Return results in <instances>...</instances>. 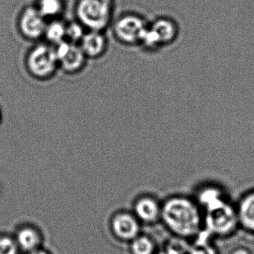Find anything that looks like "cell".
<instances>
[{
	"instance_id": "cell-1",
	"label": "cell",
	"mask_w": 254,
	"mask_h": 254,
	"mask_svg": "<svg viewBox=\"0 0 254 254\" xmlns=\"http://www.w3.org/2000/svg\"><path fill=\"white\" fill-rule=\"evenodd\" d=\"M165 227L176 238L193 239L203 227V212L195 200L184 195L168 197L162 204Z\"/></svg>"
},
{
	"instance_id": "cell-2",
	"label": "cell",
	"mask_w": 254,
	"mask_h": 254,
	"mask_svg": "<svg viewBox=\"0 0 254 254\" xmlns=\"http://www.w3.org/2000/svg\"><path fill=\"white\" fill-rule=\"evenodd\" d=\"M114 0H78L75 7L77 21L86 30L105 32L114 18Z\"/></svg>"
},
{
	"instance_id": "cell-3",
	"label": "cell",
	"mask_w": 254,
	"mask_h": 254,
	"mask_svg": "<svg viewBox=\"0 0 254 254\" xmlns=\"http://www.w3.org/2000/svg\"><path fill=\"white\" fill-rule=\"evenodd\" d=\"M25 66L29 75L36 79L53 78L59 69L54 47L45 44L34 46L26 54Z\"/></svg>"
},
{
	"instance_id": "cell-4",
	"label": "cell",
	"mask_w": 254,
	"mask_h": 254,
	"mask_svg": "<svg viewBox=\"0 0 254 254\" xmlns=\"http://www.w3.org/2000/svg\"><path fill=\"white\" fill-rule=\"evenodd\" d=\"M239 227L236 207L227 201L203 212V228L215 237L225 238Z\"/></svg>"
},
{
	"instance_id": "cell-5",
	"label": "cell",
	"mask_w": 254,
	"mask_h": 254,
	"mask_svg": "<svg viewBox=\"0 0 254 254\" xmlns=\"http://www.w3.org/2000/svg\"><path fill=\"white\" fill-rule=\"evenodd\" d=\"M178 26L171 17H158L148 24L139 46L147 51H157L170 46L178 38Z\"/></svg>"
},
{
	"instance_id": "cell-6",
	"label": "cell",
	"mask_w": 254,
	"mask_h": 254,
	"mask_svg": "<svg viewBox=\"0 0 254 254\" xmlns=\"http://www.w3.org/2000/svg\"><path fill=\"white\" fill-rule=\"evenodd\" d=\"M112 24L117 41L126 46H139L149 23L139 14L127 13L120 16Z\"/></svg>"
},
{
	"instance_id": "cell-7",
	"label": "cell",
	"mask_w": 254,
	"mask_h": 254,
	"mask_svg": "<svg viewBox=\"0 0 254 254\" xmlns=\"http://www.w3.org/2000/svg\"><path fill=\"white\" fill-rule=\"evenodd\" d=\"M54 49L59 61V69L64 72L67 74L78 73L85 67L88 59L78 44L64 41L54 46Z\"/></svg>"
},
{
	"instance_id": "cell-8",
	"label": "cell",
	"mask_w": 254,
	"mask_h": 254,
	"mask_svg": "<svg viewBox=\"0 0 254 254\" xmlns=\"http://www.w3.org/2000/svg\"><path fill=\"white\" fill-rule=\"evenodd\" d=\"M47 22L36 7H27L19 16L17 26L23 38L28 41H37L44 38Z\"/></svg>"
},
{
	"instance_id": "cell-9",
	"label": "cell",
	"mask_w": 254,
	"mask_h": 254,
	"mask_svg": "<svg viewBox=\"0 0 254 254\" xmlns=\"http://www.w3.org/2000/svg\"><path fill=\"white\" fill-rule=\"evenodd\" d=\"M78 46L87 59H99L108 50V40L105 32L87 30Z\"/></svg>"
},
{
	"instance_id": "cell-10",
	"label": "cell",
	"mask_w": 254,
	"mask_h": 254,
	"mask_svg": "<svg viewBox=\"0 0 254 254\" xmlns=\"http://www.w3.org/2000/svg\"><path fill=\"white\" fill-rule=\"evenodd\" d=\"M235 207L239 227L254 234V190L242 195Z\"/></svg>"
},
{
	"instance_id": "cell-11",
	"label": "cell",
	"mask_w": 254,
	"mask_h": 254,
	"mask_svg": "<svg viewBox=\"0 0 254 254\" xmlns=\"http://www.w3.org/2000/svg\"><path fill=\"white\" fill-rule=\"evenodd\" d=\"M194 199L203 212L228 200L224 190L217 185H206L199 189Z\"/></svg>"
},
{
	"instance_id": "cell-12",
	"label": "cell",
	"mask_w": 254,
	"mask_h": 254,
	"mask_svg": "<svg viewBox=\"0 0 254 254\" xmlns=\"http://www.w3.org/2000/svg\"><path fill=\"white\" fill-rule=\"evenodd\" d=\"M113 228L119 237L124 239H133L137 237L139 225L131 215L120 214L113 221Z\"/></svg>"
},
{
	"instance_id": "cell-13",
	"label": "cell",
	"mask_w": 254,
	"mask_h": 254,
	"mask_svg": "<svg viewBox=\"0 0 254 254\" xmlns=\"http://www.w3.org/2000/svg\"><path fill=\"white\" fill-rule=\"evenodd\" d=\"M162 204L152 197H143L136 203L135 211L139 219L154 223L161 218Z\"/></svg>"
},
{
	"instance_id": "cell-14",
	"label": "cell",
	"mask_w": 254,
	"mask_h": 254,
	"mask_svg": "<svg viewBox=\"0 0 254 254\" xmlns=\"http://www.w3.org/2000/svg\"><path fill=\"white\" fill-rule=\"evenodd\" d=\"M66 23L60 19L47 22L44 38L50 45L54 46L66 41Z\"/></svg>"
},
{
	"instance_id": "cell-15",
	"label": "cell",
	"mask_w": 254,
	"mask_h": 254,
	"mask_svg": "<svg viewBox=\"0 0 254 254\" xmlns=\"http://www.w3.org/2000/svg\"><path fill=\"white\" fill-rule=\"evenodd\" d=\"M41 15L47 20L59 19L64 11L62 0H40L36 7Z\"/></svg>"
},
{
	"instance_id": "cell-16",
	"label": "cell",
	"mask_w": 254,
	"mask_h": 254,
	"mask_svg": "<svg viewBox=\"0 0 254 254\" xmlns=\"http://www.w3.org/2000/svg\"><path fill=\"white\" fill-rule=\"evenodd\" d=\"M41 239L38 232L32 228L22 229L17 234V244L24 251H35L39 246Z\"/></svg>"
},
{
	"instance_id": "cell-17",
	"label": "cell",
	"mask_w": 254,
	"mask_h": 254,
	"mask_svg": "<svg viewBox=\"0 0 254 254\" xmlns=\"http://www.w3.org/2000/svg\"><path fill=\"white\" fill-rule=\"evenodd\" d=\"M86 32L85 28L77 20L66 23V41L72 44H78Z\"/></svg>"
},
{
	"instance_id": "cell-18",
	"label": "cell",
	"mask_w": 254,
	"mask_h": 254,
	"mask_svg": "<svg viewBox=\"0 0 254 254\" xmlns=\"http://www.w3.org/2000/svg\"><path fill=\"white\" fill-rule=\"evenodd\" d=\"M131 248L133 254H154L155 251L154 242L146 236L135 238Z\"/></svg>"
},
{
	"instance_id": "cell-19",
	"label": "cell",
	"mask_w": 254,
	"mask_h": 254,
	"mask_svg": "<svg viewBox=\"0 0 254 254\" xmlns=\"http://www.w3.org/2000/svg\"><path fill=\"white\" fill-rule=\"evenodd\" d=\"M187 254H218V251L211 242L194 243L190 246Z\"/></svg>"
},
{
	"instance_id": "cell-20",
	"label": "cell",
	"mask_w": 254,
	"mask_h": 254,
	"mask_svg": "<svg viewBox=\"0 0 254 254\" xmlns=\"http://www.w3.org/2000/svg\"><path fill=\"white\" fill-rule=\"evenodd\" d=\"M17 245L12 239L2 236L0 237V254H17Z\"/></svg>"
},
{
	"instance_id": "cell-21",
	"label": "cell",
	"mask_w": 254,
	"mask_h": 254,
	"mask_svg": "<svg viewBox=\"0 0 254 254\" xmlns=\"http://www.w3.org/2000/svg\"><path fill=\"white\" fill-rule=\"evenodd\" d=\"M231 254H251L249 250L245 248H238L232 251Z\"/></svg>"
},
{
	"instance_id": "cell-22",
	"label": "cell",
	"mask_w": 254,
	"mask_h": 254,
	"mask_svg": "<svg viewBox=\"0 0 254 254\" xmlns=\"http://www.w3.org/2000/svg\"><path fill=\"white\" fill-rule=\"evenodd\" d=\"M30 254H47V253L44 252V251H37V250H35V251H32V252H31Z\"/></svg>"
}]
</instances>
